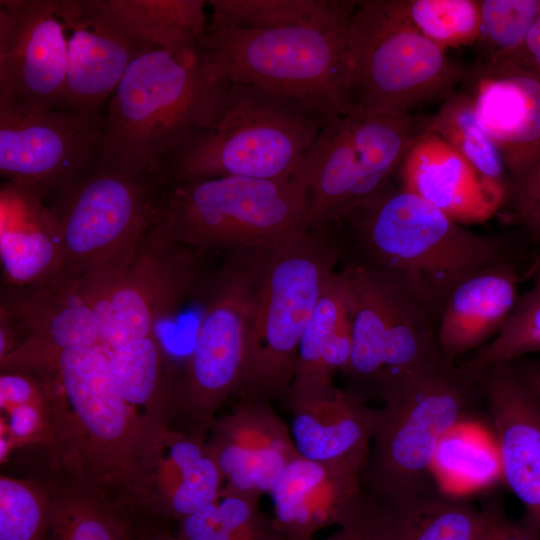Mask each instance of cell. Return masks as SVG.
<instances>
[{
    "instance_id": "obj_3",
    "label": "cell",
    "mask_w": 540,
    "mask_h": 540,
    "mask_svg": "<svg viewBox=\"0 0 540 540\" xmlns=\"http://www.w3.org/2000/svg\"><path fill=\"white\" fill-rule=\"evenodd\" d=\"M229 82L209 73L200 47L137 56L107 102L99 152L143 168L219 119Z\"/></svg>"
},
{
    "instance_id": "obj_35",
    "label": "cell",
    "mask_w": 540,
    "mask_h": 540,
    "mask_svg": "<svg viewBox=\"0 0 540 540\" xmlns=\"http://www.w3.org/2000/svg\"><path fill=\"white\" fill-rule=\"evenodd\" d=\"M50 491L29 481L0 477V540H49Z\"/></svg>"
},
{
    "instance_id": "obj_19",
    "label": "cell",
    "mask_w": 540,
    "mask_h": 540,
    "mask_svg": "<svg viewBox=\"0 0 540 540\" xmlns=\"http://www.w3.org/2000/svg\"><path fill=\"white\" fill-rule=\"evenodd\" d=\"M399 186L465 226L503 209L508 188L491 183L437 134L426 130L398 169Z\"/></svg>"
},
{
    "instance_id": "obj_34",
    "label": "cell",
    "mask_w": 540,
    "mask_h": 540,
    "mask_svg": "<svg viewBox=\"0 0 540 540\" xmlns=\"http://www.w3.org/2000/svg\"><path fill=\"white\" fill-rule=\"evenodd\" d=\"M479 8L476 63L495 61L515 49L540 16V0H479Z\"/></svg>"
},
{
    "instance_id": "obj_25",
    "label": "cell",
    "mask_w": 540,
    "mask_h": 540,
    "mask_svg": "<svg viewBox=\"0 0 540 540\" xmlns=\"http://www.w3.org/2000/svg\"><path fill=\"white\" fill-rule=\"evenodd\" d=\"M83 11L144 50L199 47L209 21L204 0H81Z\"/></svg>"
},
{
    "instance_id": "obj_16",
    "label": "cell",
    "mask_w": 540,
    "mask_h": 540,
    "mask_svg": "<svg viewBox=\"0 0 540 540\" xmlns=\"http://www.w3.org/2000/svg\"><path fill=\"white\" fill-rule=\"evenodd\" d=\"M465 83L470 85L477 119L513 186L540 161V82L507 64L491 62L475 63Z\"/></svg>"
},
{
    "instance_id": "obj_30",
    "label": "cell",
    "mask_w": 540,
    "mask_h": 540,
    "mask_svg": "<svg viewBox=\"0 0 540 540\" xmlns=\"http://www.w3.org/2000/svg\"><path fill=\"white\" fill-rule=\"evenodd\" d=\"M437 134L463 156L485 180L509 188L501 156L480 125L469 92H455L427 119Z\"/></svg>"
},
{
    "instance_id": "obj_17",
    "label": "cell",
    "mask_w": 540,
    "mask_h": 540,
    "mask_svg": "<svg viewBox=\"0 0 540 540\" xmlns=\"http://www.w3.org/2000/svg\"><path fill=\"white\" fill-rule=\"evenodd\" d=\"M209 453L224 488L261 496L270 493L286 466L296 457L290 428L271 401L240 398L230 414L215 418Z\"/></svg>"
},
{
    "instance_id": "obj_38",
    "label": "cell",
    "mask_w": 540,
    "mask_h": 540,
    "mask_svg": "<svg viewBox=\"0 0 540 540\" xmlns=\"http://www.w3.org/2000/svg\"><path fill=\"white\" fill-rule=\"evenodd\" d=\"M53 396L48 402L22 405L6 412L7 420L1 419V423L6 426L16 447L30 443H45L55 449V434L51 417Z\"/></svg>"
},
{
    "instance_id": "obj_42",
    "label": "cell",
    "mask_w": 540,
    "mask_h": 540,
    "mask_svg": "<svg viewBox=\"0 0 540 540\" xmlns=\"http://www.w3.org/2000/svg\"><path fill=\"white\" fill-rule=\"evenodd\" d=\"M323 540H373L370 506L368 505V509L363 516L339 527L335 533Z\"/></svg>"
},
{
    "instance_id": "obj_6",
    "label": "cell",
    "mask_w": 540,
    "mask_h": 540,
    "mask_svg": "<svg viewBox=\"0 0 540 540\" xmlns=\"http://www.w3.org/2000/svg\"><path fill=\"white\" fill-rule=\"evenodd\" d=\"M469 68L451 59L406 15L403 0H362L345 49L343 95L351 110L411 113L445 101Z\"/></svg>"
},
{
    "instance_id": "obj_26",
    "label": "cell",
    "mask_w": 540,
    "mask_h": 540,
    "mask_svg": "<svg viewBox=\"0 0 540 540\" xmlns=\"http://www.w3.org/2000/svg\"><path fill=\"white\" fill-rule=\"evenodd\" d=\"M353 343L349 288L342 271L327 282L303 332L291 388L334 384Z\"/></svg>"
},
{
    "instance_id": "obj_24",
    "label": "cell",
    "mask_w": 540,
    "mask_h": 540,
    "mask_svg": "<svg viewBox=\"0 0 540 540\" xmlns=\"http://www.w3.org/2000/svg\"><path fill=\"white\" fill-rule=\"evenodd\" d=\"M79 282L64 279L25 287L2 286L0 317L24 337L60 349L102 347L96 317Z\"/></svg>"
},
{
    "instance_id": "obj_14",
    "label": "cell",
    "mask_w": 540,
    "mask_h": 540,
    "mask_svg": "<svg viewBox=\"0 0 540 540\" xmlns=\"http://www.w3.org/2000/svg\"><path fill=\"white\" fill-rule=\"evenodd\" d=\"M67 46L54 0H1L0 103L60 108Z\"/></svg>"
},
{
    "instance_id": "obj_11",
    "label": "cell",
    "mask_w": 540,
    "mask_h": 540,
    "mask_svg": "<svg viewBox=\"0 0 540 540\" xmlns=\"http://www.w3.org/2000/svg\"><path fill=\"white\" fill-rule=\"evenodd\" d=\"M270 251L227 253L206 282L193 348L178 378L174 405L195 432L210 429L216 412L235 393Z\"/></svg>"
},
{
    "instance_id": "obj_2",
    "label": "cell",
    "mask_w": 540,
    "mask_h": 540,
    "mask_svg": "<svg viewBox=\"0 0 540 540\" xmlns=\"http://www.w3.org/2000/svg\"><path fill=\"white\" fill-rule=\"evenodd\" d=\"M358 261L380 273L435 323L472 274L512 261L502 237L468 229L417 195L387 183L338 222Z\"/></svg>"
},
{
    "instance_id": "obj_36",
    "label": "cell",
    "mask_w": 540,
    "mask_h": 540,
    "mask_svg": "<svg viewBox=\"0 0 540 540\" xmlns=\"http://www.w3.org/2000/svg\"><path fill=\"white\" fill-rule=\"evenodd\" d=\"M223 481L219 467L207 446V453L194 469L154 509L162 515L181 521L216 502L223 489Z\"/></svg>"
},
{
    "instance_id": "obj_44",
    "label": "cell",
    "mask_w": 540,
    "mask_h": 540,
    "mask_svg": "<svg viewBox=\"0 0 540 540\" xmlns=\"http://www.w3.org/2000/svg\"><path fill=\"white\" fill-rule=\"evenodd\" d=\"M527 275L532 278L534 284H540V255L530 265Z\"/></svg>"
},
{
    "instance_id": "obj_33",
    "label": "cell",
    "mask_w": 540,
    "mask_h": 540,
    "mask_svg": "<svg viewBox=\"0 0 540 540\" xmlns=\"http://www.w3.org/2000/svg\"><path fill=\"white\" fill-rule=\"evenodd\" d=\"M411 23L447 51L475 45L479 35V0H403Z\"/></svg>"
},
{
    "instance_id": "obj_12",
    "label": "cell",
    "mask_w": 540,
    "mask_h": 540,
    "mask_svg": "<svg viewBox=\"0 0 540 540\" xmlns=\"http://www.w3.org/2000/svg\"><path fill=\"white\" fill-rule=\"evenodd\" d=\"M203 251L149 230L80 280L103 349L147 337L179 311L200 282Z\"/></svg>"
},
{
    "instance_id": "obj_37",
    "label": "cell",
    "mask_w": 540,
    "mask_h": 540,
    "mask_svg": "<svg viewBox=\"0 0 540 540\" xmlns=\"http://www.w3.org/2000/svg\"><path fill=\"white\" fill-rule=\"evenodd\" d=\"M503 209L506 221L521 226L533 242L540 244V161L525 178L509 187Z\"/></svg>"
},
{
    "instance_id": "obj_39",
    "label": "cell",
    "mask_w": 540,
    "mask_h": 540,
    "mask_svg": "<svg viewBox=\"0 0 540 540\" xmlns=\"http://www.w3.org/2000/svg\"><path fill=\"white\" fill-rule=\"evenodd\" d=\"M492 62L507 64L540 82V16L519 46Z\"/></svg>"
},
{
    "instance_id": "obj_31",
    "label": "cell",
    "mask_w": 540,
    "mask_h": 540,
    "mask_svg": "<svg viewBox=\"0 0 540 540\" xmlns=\"http://www.w3.org/2000/svg\"><path fill=\"white\" fill-rule=\"evenodd\" d=\"M49 540H129L126 523L82 488L50 491Z\"/></svg>"
},
{
    "instance_id": "obj_45",
    "label": "cell",
    "mask_w": 540,
    "mask_h": 540,
    "mask_svg": "<svg viewBox=\"0 0 540 540\" xmlns=\"http://www.w3.org/2000/svg\"><path fill=\"white\" fill-rule=\"evenodd\" d=\"M152 540H180L177 536L173 537V536H169V535H161V536H158L157 538H154Z\"/></svg>"
},
{
    "instance_id": "obj_29",
    "label": "cell",
    "mask_w": 540,
    "mask_h": 540,
    "mask_svg": "<svg viewBox=\"0 0 540 540\" xmlns=\"http://www.w3.org/2000/svg\"><path fill=\"white\" fill-rule=\"evenodd\" d=\"M354 0H209L211 29H268L287 26L340 27L351 23Z\"/></svg>"
},
{
    "instance_id": "obj_9",
    "label": "cell",
    "mask_w": 540,
    "mask_h": 540,
    "mask_svg": "<svg viewBox=\"0 0 540 540\" xmlns=\"http://www.w3.org/2000/svg\"><path fill=\"white\" fill-rule=\"evenodd\" d=\"M349 26L268 29L207 28L199 47L210 74L298 99L326 122L345 113V49Z\"/></svg>"
},
{
    "instance_id": "obj_27",
    "label": "cell",
    "mask_w": 540,
    "mask_h": 540,
    "mask_svg": "<svg viewBox=\"0 0 540 540\" xmlns=\"http://www.w3.org/2000/svg\"><path fill=\"white\" fill-rule=\"evenodd\" d=\"M369 504L373 540H475L483 523L482 509L437 489L395 504Z\"/></svg>"
},
{
    "instance_id": "obj_1",
    "label": "cell",
    "mask_w": 540,
    "mask_h": 540,
    "mask_svg": "<svg viewBox=\"0 0 540 540\" xmlns=\"http://www.w3.org/2000/svg\"><path fill=\"white\" fill-rule=\"evenodd\" d=\"M11 371H46L55 450L100 493L120 487L134 497L146 455L167 425L143 421L119 391L102 347L60 349L27 338L5 358Z\"/></svg>"
},
{
    "instance_id": "obj_7",
    "label": "cell",
    "mask_w": 540,
    "mask_h": 540,
    "mask_svg": "<svg viewBox=\"0 0 540 540\" xmlns=\"http://www.w3.org/2000/svg\"><path fill=\"white\" fill-rule=\"evenodd\" d=\"M307 215L293 179L219 177L168 187L151 231L203 252L273 250L308 230Z\"/></svg>"
},
{
    "instance_id": "obj_32",
    "label": "cell",
    "mask_w": 540,
    "mask_h": 540,
    "mask_svg": "<svg viewBox=\"0 0 540 540\" xmlns=\"http://www.w3.org/2000/svg\"><path fill=\"white\" fill-rule=\"evenodd\" d=\"M540 353V284L521 295L507 323L486 345L460 365L479 376L496 364Z\"/></svg>"
},
{
    "instance_id": "obj_8",
    "label": "cell",
    "mask_w": 540,
    "mask_h": 540,
    "mask_svg": "<svg viewBox=\"0 0 540 540\" xmlns=\"http://www.w3.org/2000/svg\"><path fill=\"white\" fill-rule=\"evenodd\" d=\"M478 393L479 377L455 363L376 408L361 471L365 498L390 505L435 490L431 471L439 448L470 413Z\"/></svg>"
},
{
    "instance_id": "obj_13",
    "label": "cell",
    "mask_w": 540,
    "mask_h": 540,
    "mask_svg": "<svg viewBox=\"0 0 540 540\" xmlns=\"http://www.w3.org/2000/svg\"><path fill=\"white\" fill-rule=\"evenodd\" d=\"M105 111L0 103V173L42 201L99 151Z\"/></svg>"
},
{
    "instance_id": "obj_22",
    "label": "cell",
    "mask_w": 540,
    "mask_h": 540,
    "mask_svg": "<svg viewBox=\"0 0 540 540\" xmlns=\"http://www.w3.org/2000/svg\"><path fill=\"white\" fill-rule=\"evenodd\" d=\"M0 263L2 286L66 279L60 238L48 206L7 181L0 188Z\"/></svg>"
},
{
    "instance_id": "obj_41",
    "label": "cell",
    "mask_w": 540,
    "mask_h": 540,
    "mask_svg": "<svg viewBox=\"0 0 540 540\" xmlns=\"http://www.w3.org/2000/svg\"><path fill=\"white\" fill-rule=\"evenodd\" d=\"M508 363L540 404V360L522 357Z\"/></svg>"
},
{
    "instance_id": "obj_40",
    "label": "cell",
    "mask_w": 540,
    "mask_h": 540,
    "mask_svg": "<svg viewBox=\"0 0 540 540\" xmlns=\"http://www.w3.org/2000/svg\"><path fill=\"white\" fill-rule=\"evenodd\" d=\"M539 529L528 519L515 522L508 519L501 506L496 516V540H539Z\"/></svg>"
},
{
    "instance_id": "obj_21",
    "label": "cell",
    "mask_w": 540,
    "mask_h": 540,
    "mask_svg": "<svg viewBox=\"0 0 540 540\" xmlns=\"http://www.w3.org/2000/svg\"><path fill=\"white\" fill-rule=\"evenodd\" d=\"M298 455L317 462L366 456L376 409L335 384L290 388L283 402Z\"/></svg>"
},
{
    "instance_id": "obj_43",
    "label": "cell",
    "mask_w": 540,
    "mask_h": 540,
    "mask_svg": "<svg viewBox=\"0 0 540 540\" xmlns=\"http://www.w3.org/2000/svg\"><path fill=\"white\" fill-rule=\"evenodd\" d=\"M499 507L495 502L484 506L483 523L475 540H496V516Z\"/></svg>"
},
{
    "instance_id": "obj_28",
    "label": "cell",
    "mask_w": 540,
    "mask_h": 540,
    "mask_svg": "<svg viewBox=\"0 0 540 540\" xmlns=\"http://www.w3.org/2000/svg\"><path fill=\"white\" fill-rule=\"evenodd\" d=\"M103 350L126 402L143 421L167 425L166 413L174 408L175 380L159 339L151 334Z\"/></svg>"
},
{
    "instance_id": "obj_18",
    "label": "cell",
    "mask_w": 540,
    "mask_h": 540,
    "mask_svg": "<svg viewBox=\"0 0 540 540\" xmlns=\"http://www.w3.org/2000/svg\"><path fill=\"white\" fill-rule=\"evenodd\" d=\"M502 476L540 531V404L510 363L480 373Z\"/></svg>"
},
{
    "instance_id": "obj_20",
    "label": "cell",
    "mask_w": 540,
    "mask_h": 540,
    "mask_svg": "<svg viewBox=\"0 0 540 540\" xmlns=\"http://www.w3.org/2000/svg\"><path fill=\"white\" fill-rule=\"evenodd\" d=\"M70 31L62 109L98 112L109 101L131 62L146 50L88 17L81 0H54Z\"/></svg>"
},
{
    "instance_id": "obj_10",
    "label": "cell",
    "mask_w": 540,
    "mask_h": 540,
    "mask_svg": "<svg viewBox=\"0 0 540 540\" xmlns=\"http://www.w3.org/2000/svg\"><path fill=\"white\" fill-rule=\"evenodd\" d=\"M168 187L163 165L143 168L98 151L47 205L60 238L65 278L80 281L139 240Z\"/></svg>"
},
{
    "instance_id": "obj_4",
    "label": "cell",
    "mask_w": 540,
    "mask_h": 540,
    "mask_svg": "<svg viewBox=\"0 0 540 540\" xmlns=\"http://www.w3.org/2000/svg\"><path fill=\"white\" fill-rule=\"evenodd\" d=\"M325 123L298 99L229 82L218 121L163 160L168 186L229 176L292 179Z\"/></svg>"
},
{
    "instance_id": "obj_23",
    "label": "cell",
    "mask_w": 540,
    "mask_h": 540,
    "mask_svg": "<svg viewBox=\"0 0 540 540\" xmlns=\"http://www.w3.org/2000/svg\"><path fill=\"white\" fill-rule=\"evenodd\" d=\"M518 282L515 264L505 261L472 274L454 289L436 326L439 347L448 362L456 363L499 334L519 298Z\"/></svg>"
},
{
    "instance_id": "obj_15",
    "label": "cell",
    "mask_w": 540,
    "mask_h": 540,
    "mask_svg": "<svg viewBox=\"0 0 540 540\" xmlns=\"http://www.w3.org/2000/svg\"><path fill=\"white\" fill-rule=\"evenodd\" d=\"M366 456L333 462L293 459L270 491L274 527L286 540H314L319 530L365 514L361 487Z\"/></svg>"
},
{
    "instance_id": "obj_5",
    "label": "cell",
    "mask_w": 540,
    "mask_h": 540,
    "mask_svg": "<svg viewBox=\"0 0 540 540\" xmlns=\"http://www.w3.org/2000/svg\"><path fill=\"white\" fill-rule=\"evenodd\" d=\"M338 224L306 230L270 251L234 397L284 402L299 344L344 253Z\"/></svg>"
}]
</instances>
